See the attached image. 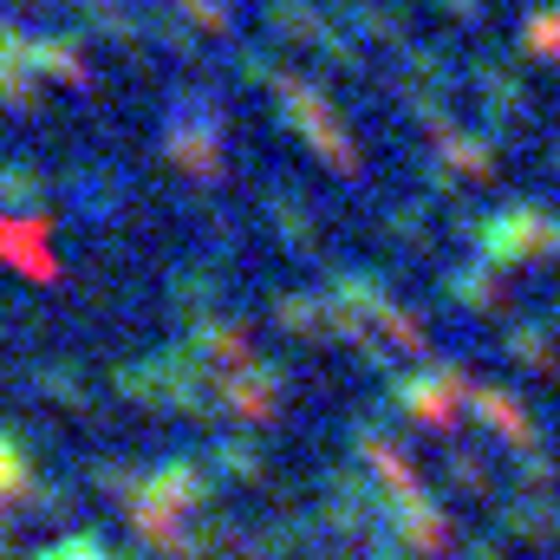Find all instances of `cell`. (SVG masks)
Wrapping results in <instances>:
<instances>
[{
	"mask_svg": "<svg viewBox=\"0 0 560 560\" xmlns=\"http://www.w3.org/2000/svg\"><path fill=\"white\" fill-rule=\"evenodd\" d=\"M0 255H13V261H26L39 280H52V255L39 248L33 222H0Z\"/></svg>",
	"mask_w": 560,
	"mask_h": 560,
	"instance_id": "cell-1",
	"label": "cell"
}]
</instances>
